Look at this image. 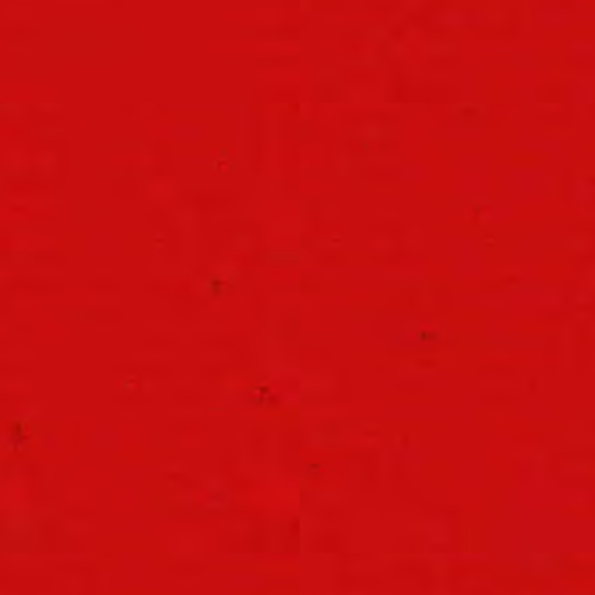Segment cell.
<instances>
[{
	"label": "cell",
	"instance_id": "6da1fadb",
	"mask_svg": "<svg viewBox=\"0 0 595 595\" xmlns=\"http://www.w3.org/2000/svg\"><path fill=\"white\" fill-rule=\"evenodd\" d=\"M7 156L11 157V159H13V162H16L18 166H23L26 162V157H25V154H23V150L21 149H18V147H14V149H11L9 152H7Z\"/></svg>",
	"mask_w": 595,
	"mask_h": 595
}]
</instances>
